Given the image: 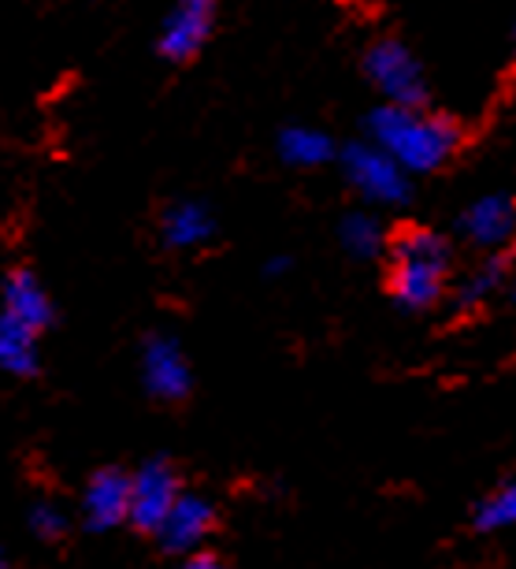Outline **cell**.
I'll return each instance as SVG.
<instances>
[{
	"instance_id": "cell-1",
	"label": "cell",
	"mask_w": 516,
	"mask_h": 569,
	"mask_svg": "<svg viewBox=\"0 0 516 569\" xmlns=\"http://www.w3.org/2000/svg\"><path fill=\"white\" fill-rule=\"evenodd\" d=\"M368 142L380 146L386 157L397 160L408 176H427L457 157L465 146V131L454 116L432 109H397V104H380L364 120Z\"/></svg>"
},
{
	"instance_id": "cell-2",
	"label": "cell",
	"mask_w": 516,
	"mask_h": 569,
	"mask_svg": "<svg viewBox=\"0 0 516 569\" xmlns=\"http://www.w3.org/2000/svg\"><path fill=\"white\" fill-rule=\"evenodd\" d=\"M454 268V246L432 228H402L391 239V298L408 313H424L443 302Z\"/></svg>"
},
{
	"instance_id": "cell-3",
	"label": "cell",
	"mask_w": 516,
	"mask_h": 569,
	"mask_svg": "<svg viewBox=\"0 0 516 569\" xmlns=\"http://www.w3.org/2000/svg\"><path fill=\"white\" fill-rule=\"evenodd\" d=\"M364 79L380 90L383 104H397V109H427L432 101V86L421 68V60L413 57V49L397 38H380L364 49Z\"/></svg>"
},
{
	"instance_id": "cell-4",
	"label": "cell",
	"mask_w": 516,
	"mask_h": 569,
	"mask_svg": "<svg viewBox=\"0 0 516 569\" xmlns=\"http://www.w3.org/2000/svg\"><path fill=\"white\" fill-rule=\"evenodd\" d=\"M342 160V176L364 201L372 206H386V209H397L413 198V179L408 171L383 153L380 146H372L368 138L364 142H350L346 149L338 153Z\"/></svg>"
},
{
	"instance_id": "cell-5",
	"label": "cell",
	"mask_w": 516,
	"mask_h": 569,
	"mask_svg": "<svg viewBox=\"0 0 516 569\" xmlns=\"http://www.w3.org/2000/svg\"><path fill=\"white\" fill-rule=\"evenodd\" d=\"M220 0H171L156 34V52L171 63H186L204 49L216 30Z\"/></svg>"
},
{
	"instance_id": "cell-6",
	"label": "cell",
	"mask_w": 516,
	"mask_h": 569,
	"mask_svg": "<svg viewBox=\"0 0 516 569\" xmlns=\"http://www.w3.org/2000/svg\"><path fill=\"white\" fill-rule=\"evenodd\" d=\"M182 485L179 472L168 458H149L142 469L131 472V525L138 532L156 536L160 525L179 502Z\"/></svg>"
},
{
	"instance_id": "cell-7",
	"label": "cell",
	"mask_w": 516,
	"mask_h": 569,
	"mask_svg": "<svg viewBox=\"0 0 516 569\" xmlns=\"http://www.w3.org/2000/svg\"><path fill=\"white\" fill-rule=\"evenodd\" d=\"M142 383L156 402H182L193 391V369L179 339L149 336L142 342Z\"/></svg>"
},
{
	"instance_id": "cell-8",
	"label": "cell",
	"mask_w": 516,
	"mask_h": 569,
	"mask_svg": "<svg viewBox=\"0 0 516 569\" xmlns=\"http://www.w3.org/2000/svg\"><path fill=\"white\" fill-rule=\"evenodd\" d=\"M457 231L468 246L483 253H505L516 239V198L509 194H483L457 217Z\"/></svg>"
},
{
	"instance_id": "cell-9",
	"label": "cell",
	"mask_w": 516,
	"mask_h": 569,
	"mask_svg": "<svg viewBox=\"0 0 516 569\" xmlns=\"http://www.w3.org/2000/svg\"><path fill=\"white\" fill-rule=\"evenodd\" d=\"M212 529H216V507L204 496L182 491L179 502L164 518V525H160L156 540L171 555H198L201 543L212 536Z\"/></svg>"
},
{
	"instance_id": "cell-10",
	"label": "cell",
	"mask_w": 516,
	"mask_h": 569,
	"mask_svg": "<svg viewBox=\"0 0 516 569\" xmlns=\"http://www.w3.org/2000/svg\"><path fill=\"white\" fill-rule=\"evenodd\" d=\"M82 513H85V525L97 532L131 521V472H123L115 466L97 469L93 477L85 480Z\"/></svg>"
},
{
	"instance_id": "cell-11",
	"label": "cell",
	"mask_w": 516,
	"mask_h": 569,
	"mask_svg": "<svg viewBox=\"0 0 516 569\" xmlns=\"http://www.w3.org/2000/svg\"><path fill=\"white\" fill-rule=\"evenodd\" d=\"M0 313H8L30 331H45L52 325V298L30 268H12L0 287Z\"/></svg>"
},
{
	"instance_id": "cell-12",
	"label": "cell",
	"mask_w": 516,
	"mask_h": 569,
	"mask_svg": "<svg viewBox=\"0 0 516 569\" xmlns=\"http://www.w3.org/2000/svg\"><path fill=\"white\" fill-rule=\"evenodd\" d=\"M216 234V217L204 201H175L160 217V239L168 250H198Z\"/></svg>"
},
{
	"instance_id": "cell-13",
	"label": "cell",
	"mask_w": 516,
	"mask_h": 569,
	"mask_svg": "<svg viewBox=\"0 0 516 569\" xmlns=\"http://www.w3.org/2000/svg\"><path fill=\"white\" fill-rule=\"evenodd\" d=\"M41 369V350H38V331L19 325L8 313H0V372L8 376H34Z\"/></svg>"
},
{
	"instance_id": "cell-14",
	"label": "cell",
	"mask_w": 516,
	"mask_h": 569,
	"mask_svg": "<svg viewBox=\"0 0 516 569\" xmlns=\"http://www.w3.org/2000/svg\"><path fill=\"white\" fill-rule=\"evenodd\" d=\"M275 149H279V157H283V164H290V168H320L338 157L331 134L316 131V127H301V123L283 127Z\"/></svg>"
},
{
	"instance_id": "cell-15",
	"label": "cell",
	"mask_w": 516,
	"mask_h": 569,
	"mask_svg": "<svg viewBox=\"0 0 516 569\" xmlns=\"http://www.w3.org/2000/svg\"><path fill=\"white\" fill-rule=\"evenodd\" d=\"M505 276H509V253H487V261H479L465 279H461V287H457V309H461V313L479 309L494 291H502Z\"/></svg>"
},
{
	"instance_id": "cell-16",
	"label": "cell",
	"mask_w": 516,
	"mask_h": 569,
	"mask_svg": "<svg viewBox=\"0 0 516 569\" xmlns=\"http://www.w3.org/2000/svg\"><path fill=\"white\" fill-rule=\"evenodd\" d=\"M338 242L346 246V253L361 257V261H372V257H380L386 250V228L372 212H350L338 223Z\"/></svg>"
},
{
	"instance_id": "cell-17",
	"label": "cell",
	"mask_w": 516,
	"mask_h": 569,
	"mask_svg": "<svg viewBox=\"0 0 516 569\" xmlns=\"http://www.w3.org/2000/svg\"><path fill=\"white\" fill-rule=\"evenodd\" d=\"M472 521H476L479 532L513 529L516 525V477L505 480L498 491H490V496L476 507V513H472Z\"/></svg>"
},
{
	"instance_id": "cell-18",
	"label": "cell",
	"mask_w": 516,
	"mask_h": 569,
	"mask_svg": "<svg viewBox=\"0 0 516 569\" xmlns=\"http://www.w3.org/2000/svg\"><path fill=\"white\" fill-rule=\"evenodd\" d=\"M27 521H30V532L38 536V540H60L63 532H68V513H63L57 502H34L27 513Z\"/></svg>"
},
{
	"instance_id": "cell-19",
	"label": "cell",
	"mask_w": 516,
	"mask_h": 569,
	"mask_svg": "<svg viewBox=\"0 0 516 569\" xmlns=\"http://www.w3.org/2000/svg\"><path fill=\"white\" fill-rule=\"evenodd\" d=\"M182 569H227V566H223L216 555H209V551H198V555H190L186 562H182Z\"/></svg>"
},
{
	"instance_id": "cell-20",
	"label": "cell",
	"mask_w": 516,
	"mask_h": 569,
	"mask_svg": "<svg viewBox=\"0 0 516 569\" xmlns=\"http://www.w3.org/2000/svg\"><path fill=\"white\" fill-rule=\"evenodd\" d=\"M290 268H294V261H290V257L279 253V257H272V261L264 264V276H272V279H275V276H286Z\"/></svg>"
},
{
	"instance_id": "cell-21",
	"label": "cell",
	"mask_w": 516,
	"mask_h": 569,
	"mask_svg": "<svg viewBox=\"0 0 516 569\" xmlns=\"http://www.w3.org/2000/svg\"><path fill=\"white\" fill-rule=\"evenodd\" d=\"M0 569H8V558H4V551H0Z\"/></svg>"
},
{
	"instance_id": "cell-22",
	"label": "cell",
	"mask_w": 516,
	"mask_h": 569,
	"mask_svg": "<svg viewBox=\"0 0 516 569\" xmlns=\"http://www.w3.org/2000/svg\"><path fill=\"white\" fill-rule=\"evenodd\" d=\"M513 298H516V283H513Z\"/></svg>"
}]
</instances>
